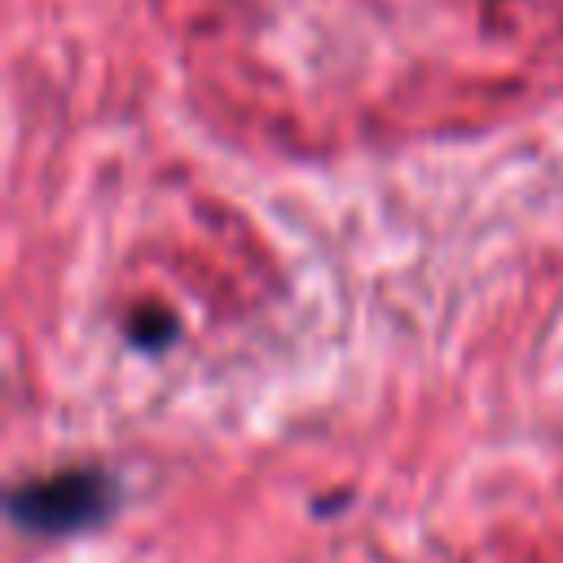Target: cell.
<instances>
[{
  "mask_svg": "<svg viewBox=\"0 0 563 563\" xmlns=\"http://www.w3.org/2000/svg\"><path fill=\"white\" fill-rule=\"evenodd\" d=\"M123 488L110 471H92V466H70V471H53L44 479H26L18 488H9L4 510L18 528L40 532V537H70L84 528H97L114 515Z\"/></svg>",
  "mask_w": 563,
  "mask_h": 563,
  "instance_id": "obj_1",
  "label": "cell"
},
{
  "mask_svg": "<svg viewBox=\"0 0 563 563\" xmlns=\"http://www.w3.org/2000/svg\"><path fill=\"white\" fill-rule=\"evenodd\" d=\"M128 339L136 347H145V352H163L176 339V317L167 308H154L150 303V308H141V312L128 317Z\"/></svg>",
  "mask_w": 563,
  "mask_h": 563,
  "instance_id": "obj_2",
  "label": "cell"
}]
</instances>
